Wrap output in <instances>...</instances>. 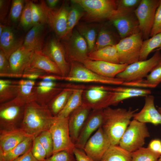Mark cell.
<instances>
[{
  "label": "cell",
  "instance_id": "cell-1",
  "mask_svg": "<svg viewBox=\"0 0 161 161\" xmlns=\"http://www.w3.org/2000/svg\"><path fill=\"white\" fill-rule=\"evenodd\" d=\"M55 118L47 105L30 102L25 104L20 128L28 134L36 137L41 132L49 130Z\"/></svg>",
  "mask_w": 161,
  "mask_h": 161
},
{
  "label": "cell",
  "instance_id": "cell-2",
  "mask_svg": "<svg viewBox=\"0 0 161 161\" xmlns=\"http://www.w3.org/2000/svg\"><path fill=\"white\" fill-rule=\"evenodd\" d=\"M138 109L127 110L108 107L103 109V119L101 126L107 135L111 145H119L120 141Z\"/></svg>",
  "mask_w": 161,
  "mask_h": 161
},
{
  "label": "cell",
  "instance_id": "cell-3",
  "mask_svg": "<svg viewBox=\"0 0 161 161\" xmlns=\"http://www.w3.org/2000/svg\"><path fill=\"white\" fill-rule=\"evenodd\" d=\"M71 1L83 9L85 14L82 18L88 22L111 21L123 14L118 10L116 0H72Z\"/></svg>",
  "mask_w": 161,
  "mask_h": 161
},
{
  "label": "cell",
  "instance_id": "cell-4",
  "mask_svg": "<svg viewBox=\"0 0 161 161\" xmlns=\"http://www.w3.org/2000/svg\"><path fill=\"white\" fill-rule=\"evenodd\" d=\"M26 104L16 97L0 105V130L20 128Z\"/></svg>",
  "mask_w": 161,
  "mask_h": 161
},
{
  "label": "cell",
  "instance_id": "cell-5",
  "mask_svg": "<svg viewBox=\"0 0 161 161\" xmlns=\"http://www.w3.org/2000/svg\"><path fill=\"white\" fill-rule=\"evenodd\" d=\"M70 64L69 73L67 76H63V80L117 85H122L124 82L122 80L116 78H109L100 76L87 68L81 63L72 62Z\"/></svg>",
  "mask_w": 161,
  "mask_h": 161
},
{
  "label": "cell",
  "instance_id": "cell-6",
  "mask_svg": "<svg viewBox=\"0 0 161 161\" xmlns=\"http://www.w3.org/2000/svg\"><path fill=\"white\" fill-rule=\"evenodd\" d=\"M150 136L146 124L133 119L123 135L118 145L131 153L143 147L145 139Z\"/></svg>",
  "mask_w": 161,
  "mask_h": 161
},
{
  "label": "cell",
  "instance_id": "cell-7",
  "mask_svg": "<svg viewBox=\"0 0 161 161\" xmlns=\"http://www.w3.org/2000/svg\"><path fill=\"white\" fill-rule=\"evenodd\" d=\"M143 39L139 32L118 42L116 46L120 64L128 65L139 61Z\"/></svg>",
  "mask_w": 161,
  "mask_h": 161
},
{
  "label": "cell",
  "instance_id": "cell-8",
  "mask_svg": "<svg viewBox=\"0 0 161 161\" xmlns=\"http://www.w3.org/2000/svg\"><path fill=\"white\" fill-rule=\"evenodd\" d=\"M69 117L56 116L49 129L54 145L53 154L58 152L66 151L73 154L75 144L71 138L68 126Z\"/></svg>",
  "mask_w": 161,
  "mask_h": 161
},
{
  "label": "cell",
  "instance_id": "cell-9",
  "mask_svg": "<svg viewBox=\"0 0 161 161\" xmlns=\"http://www.w3.org/2000/svg\"><path fill=\"white\" fill-rule=\"evenodd\" d=\"M67 61L69 63L76 62L83 64L89 60L87 43L77 30L73 31L67 39L61 40Z\"/></svg>",
  "mask_w": 161,
  "mask_h": 161
},
{
  "label": "cell",
  "instance_id": "cell-10",
  "mask_svg": "<svg viewBox=\"0 0 161 161\" xmlns=\"http://www.w3.org/2000/svg\"><path fill=\"white\" fill-rule=\"evenodd\" d=\"M44 13L47 24L61 40L66 35L69 9L64 4L58 8H51L45 1L41 0L39 3Z\"/></svg>",
  "mask_w": 161,
  "mask_h": 161
},
{
  "label": "cell",
  "instance_id": "cell-11",
  "mask_svg": "<svg viewBox=\"0 0 161 161\" xmlns=\"http://www.w3.org/2000/svg\"><path fill=\"white\" fill-rule=\"evenodd\" d=\"M155 51L154 53L151 58L128 65L125 69L118 74L116 78L124 81H129L146 77L161 60L160 50Z\"/></svg>",
  "mask_w": 161,
  "mask_h": 161
},
{
  "label": "cell",
  "instance_id": "cell-12",
  "mask_svg": "<svg viewBox=\"0 0 161 161\" xmlns=\"http://www.w3.org/2000/svg\"><path fill=\"white\" fill-rule=\"evenodd\" d=\"M160 0H141L134 12L138 20L140 32L143 39L148 38Z\"/></svg>",
  "mask_w": 161,
  "mask_h": 161
},
{
  "label": "cell",
  "instance_id": "cell-13",
  "mask_svg": "<svg viewBox=\"0 0 161 161\" xmlns=\"http://www.w3.org/2000/svg\"><path fill=\"white\" fill-rule=\"evenodd\" d=\"M41 51L55 64L62 76L68 75L70 64L66 60L64 48L58 39L53 37L49 38Z\"/></svg>",
  "mask_w": 161,
  "mask_h": 161
},
{
  "label": "cell",
  "instance_id": "cell-14",
  "mask_svg": "<svg viewBox=\"0 0 161 161\" xmlns=\"http://www.w3.org/2000/svg\"><path fill=\"white\" fill-rule=\"evenodd\" d=\"M111 145L108 137L101 126L89 139L83 150L95 160L100 161Z\"/></svg>",
  "mask_w": 161,
  "mask_h": 161
},
{
  "label": "cell",
  "instance_id": "cell-15",
  "mask_svg": "<svg viewBox=\"0 0 161 161\" xmlns=\"http://www.w3.org/2000/svg\"><path fill=\"white\" fill-rule=\"evenodd\" d=\"M103 109L94 110L89 114L75 144L76 148L83 150L92 135L102 126L103 119Z\"/></svg>",
  "mask_w": 161,
  "mask_h": 161
},
{
  "label": "cell",
  "instance_id": "cell-16",
  "mask_svg": "<svg viewBox=\"0 0 161 161\" xmlns=\"http://www.w3.org/2000/svg\"><path fill=\"white\" fill-rule=\"evenodd\" d=\"M34 51L23 46L19 48L10 56L8 61L10 73L8 77H22L25 68Z\"/></svg>",
  "mask_w": 161,
  "mask_h": 161
},
{
  "label": "cell",
  "instance_id": "cell-17",
  "mask_svg": "<svg viewBox=\"0 0 161 161\" xmlns=\"http://www.w3.org/2000/svg\"><path fill=\"white\" fill-rule=\"evenodd\" d=\"M24 38L13 27L6 26L0 36V49L8 59L11 55L23 46Z\"/></svg>",
  "mask_w": 161,
  "mask_h": 161
},
{
  "label": "cell",
  "instance_id": "cell-18",
  "mask_svg": "<svg viewBox=\"0 0 161 161\" xmlns=\"http://www.w3.org/2000/svg\"><path fill=\"white\" fill-rule=\"evenodd\" d=\"M35 70L43 71L47 74L62 76L55 64L41 51H34L24 73Z\"/></svg>",
  "mask_w": 161,
  "mask_h": 161
},
{
  "label": "cell",
  "instance_id": "cell-19",
  "mask_svg": "<svg viewBox=\"0 0 161 161\" xmlns=\"http://www.w3.org/2000/svg\"><path fill=\"white\" fill-rule=\"evenodd\" d=\"M111 21L121 39L140 32L138 20L134 12L122 14Z\"/></svg>",
  "mask_w": 161,
  "mask_h": 161
},
{
  "label": "cell",
  "instance_id": "cell-20",
  "mask_svg": "<svg viewBox=\"0 0 161 161\" xmlns=\"http://www.w3.org/2000/svg\"><path fill=\"white\" fill-rule=\"evenodd\" d=\"M82 64L87 68L100 76L112 78H115L128 65L90 59L85 61Z\"/></svg>",
  "mask_w": 161,
  "mask_h": 161
},
{
  "label": "cell",
  "instance_id": "cell-21",
  "mask_svg": "<svg viewBox=\"0 0 161 161\" xmlns=\"http://www.w3.org/2000/svg\"><path fill=\"white\" fill-rule=\"evenodd\" d=\"M92 109L86 104L83 103L79 107L69 115L68 126L70 135L73 142L75 144L81 129Z\"/></svg>",
  "mask_w": 161,
  "mask_h": 161
},
{
  "label": "cell",
  "instance_id": "cell-22",
  "mask_svg": "<svg viewBox=\"0 0 161 161\" xmlns=\"http://www.w3.org/2000/svg\"><path fill=\"white\" fill-rule=\"evenodd\" d=\"M154 97L149 95L145 98L144 106L142 110L135 113L133 119L142 123H151L157 126L161 124V114L155 107Z\"/></svg>",
  "mask_w": 161,
  "mask_h": 161
},
{
  "label": "cell",
  "instance_id": "cell-23",
  "mask_svg": "<svg viewBox=\"0 0 161 161\" xmlns=\"http://www.w3.org/2000/svg\"><path fill=\"white\" fill-rule=\"evenodd\" d=\"M47 25L41 23L34 25L24 37L23 46L34 51H41L45 44Z\"/></svg>",
  "mask_w": 161,
  "mask_h": 161
},
{
  "label": "cell",
  "instance_id": "cell-24",
  "mask_svg": "<svg viewBox=\"0 0 161 161\" xmlns=\"http://www.w3.org/2000/svg\"><path fill=\"white\" fill-rule=\"evenodd\" d=\"M31 136L20 128L9 130H0V153L8 151Z\"/></svg>",
  "mask_w": 161,
  "mask_h": 161
},
{
  "label": "cell",
  "instance_id": "cell-25",
  "mask_svg": "<svg viewBox=\"0 0 161 161\" xmlns=\"http://www.w3.org/2000/svg\"><path fill=\"white\" fill-rule=\"evenodd\" d=\"M55 81L41 80L37 82L35 86V101L44 105L49 103L64 89L57 87Z\"/></svg>",
  "mask_w": 161,
  "mask_h": 161
},
{
  "label": "cell",
  "instance_id": "cell-26",
  "mask_svg": "<svg viewBox=\"0 0 161 161\" xmlns=\"http://www.w3.org/2000/svg\"><path fill=\"white\" fill-rule=\"evenodd\" d=\"M109 92L105 89L104 86H92L85 92L83 91V102L93 110L103 109Z\"/></svg>",
  "mask_w": 161,
  "mask_h": 161
},
{
  "label": "cell",
  "instance_id": "cell-27",
  "mask_svg": "<svg viewBox=\"0 0 161 161\" xmlns=\"http://www.w3.org/2000/svg\"><path fill=\"white\" fill-rule=\"evenodd\" d=\"M36 83L35 80L27 79L17 80L18 89L16 97L25 104L35 101V89Z\"/></svg>",
  "mask_w": 161,
  "mask_h": 161
},
{
  "label": "cell",
  "instance_id": "cell-28",
  "mask_svg": "<svg viewBox=\"0 0 161 161\" xmlns=\"http://www.w3.org/2000/svg\"><path fill=\"white\" fill-rule=\"evenodd\" d=\"M89 59L120 64L116 45L109 46L88 54Z\"/></svg>",
  "mask_w": 161,
  "mask_h": 161
},
{
  "label": "cell",
  "instance_id": "cell-29",
  "mask_svg": "<svg viewBox=\"0 0 161 161\" xmlns=\"http://www.w3.org/2000/svg\"><path fill=\"white\" fill-rule=\"evenodd\" d=\"M83 89H74L65 106L57 116L63 118L69 117L74 111L83 104Z\"/></svg>",
  "mask_w": 161,
  "mask_h": 161
},
{
  "label": "cell",
  "instance_id": "cell-30",
  "mask_svg": "<svg viewBox=\"0 0 161 161\" xmlns=\"http://www.w3.org/2000/svg\"><path fill=\"white\" fill-rule=\"evenodd\" d=\"M74 89L69 88H64L48 104L47 106L54 116H57L65 106Z\"/></svg>",
  "mask_w": 161,
  "mask_h": 161
},
{
  "label": "cell",
  "instance_id": "cell-31",
  "mask_svg": "<svg viewBox=\"0 0 161 161\" xmlns=\"http://www.w3.org/2000/svg\"><path fill=\"white\" fill-rule=\"evenodd\" d=\"M34 137H29L8 151L0 153V161H14L25 153L32 146Z\"/></svg>",
  "mask_w": 161,
  "mask_h": 161
},
{
  "label": "cell",
  "instance_id": "cell-32",
  "mask_svg": "<svg viewBox=\"0 0 161 161\" xmlns=\"http://www.w3.org/2000/svg\"><path fill=\"white\" fill-rule=\"evenodd\" d=\"M131 152L118 145H111L100 161H131Z\"/></svg>",
  "mask_w": 161,
  "mask_h": 161
},
{
  "label": "cell",
  "instance_id": "cell-33",
  "mask_svg": "<svg viewBox=\"0 0 161 161\" xmlns=\"http://www.w3.org/2000/svg\"><path fill=\"white\" fill-rule=\"evenodd\" d=\"M18 85L16 81L0 79V103L12 100L17 96Z\"/></svg>",
  "mask_w": 161,
  "mask_h": 161
},
{
  "label": "cell",
  "instance_id": "cell-34",
  "mask_svg": "<svg viewBox=\"0 0 161 161\" xmlns=\"http://www.w3.org/2000/svg\"><path fill=\"white\" fill-rule=\"evenodd\" d=\"M79 6L75 4L72 6L69 9L67 31L64 39L62 40L67 39L70 36L73 31V28L78 24L80 19L84 16L85 12Z\"/></svg>",
  "mask_w": 161,
  "mask_h": 161
},
{
  "label": "cell",
  "instance_id": "cell-35",
  "mask_svg": "<svg viewBox=\"0 0 161 161\" xmlns=\"http://www.w3.org/2000/svg\"><path fill=\"white\" fill-rule=\"evenodd\" d=\"M77 29L87 43L89 53L92 52L93 50L97 38L96 28L92 25L80 24L77 25Z\"/></svg>",
  "mask_w": 161,
  "mask_h": 161
},
{
  "label": "cell",
  "instance_id": "cell-36",
  "mask_svg": "<svg viewBox=\"0 0 161 161\" xmlns=\"http://www.w3.org/2000/svg\"><path fill=\"white\" fill-rule=\"evenodd\" d=\"M161 48V32L143 41L139 61L147 59L153 51Z\"/></svg>",
  "mask_w": 161,
  "mask_h": 161
},
{
  "label": "cell",
  "instance_id": "cell-37",
  "mask_svg": "<svg viewBox=\"0 0 161 161\" xmlns=\"http://www.w3.org/2000/svg\"><path fill=\"white\" fill-rule=\"evenodd\" d=\"M117 43L115 37L113 33L105 27L101 28L98 32L92 52L109 46L116 45Z\"/></svg>",
  "mask_w": 161,
  "mask_h": 161
},
{
  "label": "cell",
  "instance_id": "cell-38",
  "mask_svg": "<svg viewBox=\"0 0 161 161\" xmlns=\"http://www.w3.org/2000/svg\"><path fill=\"white\" fill-rule=\"evenodd\" d=\"M161 155L148 147H142L131 152V161H158Z\"/></svg>",
  "mask_w": 161,
  "mask_h": 161
},
{
  "label": "cell",
  "instance_id": "cell-39",
  "mask_svg": "<svg viewBox=\"0 0 161 161\" xmlns=\"http://www.w3.org/2000/svg\"><path fill=\"white\" fill-rule=\"evenodd\" d=\"M139 97L137 95L129 93L109 91L105 101V108L110 105H117L121 101L131 98Z\"/></svg>",
  "mask_w": 161,
  "mask_h": 161
},
{
  "label": "cell",
  "instance_id": "cell-40",
  "mask_svg": "<svg viewBox=\"0 0 161 161\" xmlns=\"http://www.w3.org/2000/svg\"><path fill=\"white\" fill-rule=\"evenodd\" d=\"M20 24L25 30L30 29L34 26L31 1H25V6L20 20Z\"/></svg>",
  "mask_w": 161,
  "mask_h": 161
},
{
  "label": "cell",
  "instance_id": "cell-41",
  "mask_svg": "<svg viewBox=\"0 0 161 161\" xmlns=\"http://www.w3.org/2000/svg\"><path fill=\"white\" fill-rule=\"evenodd\" d=\"M47 152V158L51 157L53 153V142L51 133L49 130L43 131L37 137Z\"/></svg>",
  "mask_w": 161,
  "mask_h": 161
},
{
  "label": "cell",
  "instance_id": "cell-42",
  "mask_svg": "<svg viewBox=\"0 0 161 161\" xmlns=\"http://www.w3.org/2000/svg\"><path fill=\"white\" fill-rule=\"evenodd\" d=\"M23 0H12L9 16L10 21L16 23L20 20L25 3Z\"/></svg>",
  "mask_w": 161,
  "mask_h": 161
},
{
  "label": "cell",
  "instance_id": "cell-43",
  "mask_svg": "<svg viewBox=\"0 0 161 161\" xmlns=\"http://www.w3.org/2000/svg\"><path fill=\"white\" fill-rule=\"evenodd\" d=\"M106 90L108 91L123 92L136 94L139 97H146L150 95L151 91L149 89L129 87H112L105 86Z\"/></svg>",
  "mask_w": 161,
  "mask_h": 161
},
{
  "label": "cell",
  "instance_id": "cell-44",
  "mask_svg": "<svg viewBox=\"0 0 161 161\" xmlns=\"http://www.w3.org/2000/svg\"><path fill=\"white\" fill-rule=\"evenodd\" d=\"M141 0H116L118 10L123 13L134 12Z\"/></svg>",
  "mask_w": 161,
  "mask_h": 161
},
{
  "label": "cell",
  "instance_id": "cell-45",
  "mask_svg": "<svg viewBox=\"0 0 161 161\" xmlns=\"http://www.w3.org/2000/svg\"><path fill=\"white\" fill-rule=\"evenodd\" d=\"M31 5L34 25L41 23L47 24L45 14L40 3H35L31 1Z\"/></svg>",
  "mask_w": 161,
  "mask_h": 161
},
{
  "label": "cell",
  "instance_id": "cell-46",
  "mask_svg": "<svg viewBox=\"0 0 161 161\" xmlns=\"http://www.w3.org/2000/svg\"><path fill=\"white\" fill-rule=\"evenodd\" d=\"M31 151L33 156L38 161H43L47 158V152L37 137H34Z\"/></svg>",
  "mask_w": 161,
  "mask_h": 161
},
{
  "label": "cell",
  "instance_id": "cell-47",
  "mask_svg": "<svg viewBox=\"0 0 161 161\" xmlns=\"http://www.w3.org/2000/svg\"><path fill=\"white\" fill-rule=\"evenodd\" d=\"M146 80L155 88L161 83V60L147 75Z\"/></svg>",
  "mask_w": 161,
  "mask_h": 161
},
{
  "label": "cell",
  "instance_id": "cell-48",
  "mask_svg": "<svg viewBox=\"0 0 161 161\" xmlns=\"http://www.w3.org/2000/svg\"><path fill=\"white\" fill-rule=\"evenodd\" d=\"M43 161H76L73 154L62 151L52 154Z\"/></svg>",
  "mask_w": 161,
  "mask_h": 161
},
{
  "label": "cell",
  "instance_id": "cell-49",
  "mask_svg": "<svg viewBox=\"0 0 161 161\" xmlns=\"http://www.w3.org/2000/svg\"><path fill=\"white\" fill-rule=\"evenodd\" d=\"M161 32V0L156 10L153 26L150 34L152 37Z\"/></svg>",
  "mask_w": 161,
  "mask_h": 161
},
{
  "label": "cell",
  "instance_id": "cell-50",
  "mask_svg": "<svg viewBox=\"0 0 161 161\" xmlns=\"http://www.w3.org/2000/svg\"><path fill=\"white\" fill-rule=\"evenodd\" d=\"M122 85L127 87L138 88H154L155 87L146 79L143 78L129 81H124Z\"/></svg>",
  "mask_w": 161,
  "mask_h": 161
},
{
  "label": "cell",
  "instance_id": "cell-51",
  "mask_svg": "<svg viewBox=\"0 0 161 161\" xmlns=\"http://www.w3.org/2000/svg\"><path fill=\"white\" fill-rule=\"evenodd\" d=\"M10 73V68L8 59L4 52L0 49V77H6Z\"/></svg>",
  "mask_w": 161,
  "mask_h": 161
},
{
  "label": "cell",
  "instance_id": "cell-52",
  "mask_svg": "<svg viewBox=\"0 0 161 161\" xmlns=\"http://www.w3.org/2000/svg\"><path fill=\"white\" fill-rule=\"evenodd\" d=\"M10 1L9 0H0V23L3 24L6 21V17Z\"/></svg>",
  "mask_w": 161,
  "mask_h": 161
},
{
  "label": "cell",
  "instance_id": "cell-53",
  "mask_svg": "<svg viewBox=\"0 0 161 161\" xmlns=\"http://www.w3.org/2000/svg\"><path fill=\"white\" fill-rule=\"evenodd\" d=\"M73 153L76 161H96L88 156L83 150L75 147Z\"/></svg>",
  "mask_w": 161,
  "mask_h": 161
},
{
  "label": "cell",
  "instance_id": "cell-54",
  "mask_svg": "<svg viewBox=\"0 0 161 161\" xmlns=\"http://www.w3.org/2000/svg\"><path fill=\"white\" fill-rule=\"evenodd\" d=\"M32 146L25 153L14 161H38L32 154L31 151Z\"/></svg>",
  "mask_w": 161,
  "mask_h": 161
},
{
  "label": "cell",
  "instance_id": "cell-55",
  "mask_svg": "<svg viewBox=\"0 0 161 161\" xmlns=\"http://www.w3.org/2000/svg\"><path fill=\"white\" fill-rule=\"evenodd\" d=\"M39 79L45 81H55L57 80H63V76L53 74H46L40 76Z\"/></svg>",
  "mask_w": 161,
  "mask_h": 161
},
{
  "label": "cell",
  "instance_id": "cell-56",
  "mask_svg": "<svg viewBox=\"0 0 161 161\" xmlns=\"http://www.w3.org/2000/svg\"><path fill=\"white\" fill-rule=\"evenodd\" d=\"M161 146V141L159 139H155L151 141L148 147L154 151L158 152Z\"/></svg>",
  "mask_w": 161,
  "mask_h": 161
},
{
  "label": "cell",
  "instance_id": "cell-57",
  "mask_svg": "<svg viewBox=\"0 0 161 161\" xmlns=\"http://www.w3.org/2000/svg\"><path fill=\"white\" fill-rule=\"evenodd\" d=\"M41 75L39 74L34 73H23L22 78L28 80H35L39 78Z\"/></svg>",
  "mask_w": 161,
  "mask_h": 161
},
{
  "label": "cell",
  "instance_id": "cell-58",
  "mask_svg": "<svg viewBox=\"0 0 161 161\" xmlns=\"http://www.w3.org/2000/svg\"><path fill=\"white\" fill-rule=\"evenodd\" d=\"M58 0H47L45 2L48 6L51 8H54L58 2Z\"/></svg>",
  "mask_w": 161,
  "mask_h": 161
},
{
  "label": "cell",
  "instance_id": "cell-59",
  "mask_svg": "<svg viewBox=\"0 0 161 161\" xmlns=\"http://www.w3.org/2000/svg\"><path fill=\"white\" fill-rule=\"evenodd\" d=\"M6 25L1 23L0 24V36L1 35Z\"/></svg>",
  "mask_w": 161,
  "mask_h": 161
},
{
  "label": "cell",
  "instance_id": "cell-60",
  "mask_svg": "<svg viewBox=\"0 0 161 161\" xmlns=\"http://www.w3.org/2000/svg\"><path fill=\"white\" fill-rule=\"evenodd\" d=\"M157 110L161 114V107H158Z\"/></svg>",
  "mask_w": 161,
  "mask_h": 161
},
{
  "label": "cell",
  "instance_id": "cell-61",
  "mask_svg": "<svg viewBox=\"0 0 161 161\" xmlns=\"http://www.w3.org/2000/svg\"><path fill=\"white\" fill-rule=\"evenodd\" d=\"M158 152L161 154V146L158 151Z\"/></svg>",
  "mask_w": 161,
  "mask_h": 161
},
{
  "label": "cell",
  "instance_id": "cell-62",
  "mask_svg": "<svg viewBox=\"0 0 161 161\" xmlns=\"http://www.w3.org/2000/svg\"><path fill=\"white\" fill-rule=\"evenodd\" d=\"M158 161H161V155L159 158Z\"/></svg>",
  "mask_w": 161,
  "mask_h": 161
},
{
  "label": "cell",
  "instance_id": "cell-63",
  "mask_svg": "<svg viewBox=\"0 0 161 161\" xmlns=\"http://www.w3.org/2000/svg\"><path fill=\"white\" fill-rule=\"evenodd\" d=\"M161 50V48H159V49H156L155 50Z\"/></svg>",
  "mask_w": 161,
  "mask_h": 161
}]
</instances>
